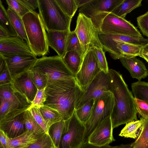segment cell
Returning <instances> with one entry per match:
<instances>
[{"mask_svg": "<svg viewBox=\"0 0 148 148\" xmlns=\"http://www.w3.org/2000/svg\"><path fill=\"white\" fill-rule=\"evenodd\" d=\"M111 79L110 91L114 102L110 116L113 129L120 125L137 120L134 97L129 90L122 76L113 69H109Z\"/></svg>", "mask_w": 148, "mask_h": 148, "instance_id": "obj_1", "label": "cell"}, {"mask_svg": "<svg viewBox=\"0 0 148 148\" xmlns=\"http://www.w3.org/2000/svg\"><path fill=\"white\" fill-rule=\"evenodd\" d=\"M79 87L75 78L59 79L48 84L44 106L58 111L63 120L68 119L75 110Z\"/></svg>", "mask_w": 148, "mask_h": 148, "instance_id": "obj_2", "label": "cell"}, {"mask_svg": "<svg viewBox=\"0 0 148 148\" xmlns=\"http://www.w3.org/2000/svg\"><path fill=\"white\" fill-rule=\"evenodd\" d=\"M22 18L31 50L36 57L45 56L49 52V46L47 34L39 14L31 11Z\"/></svg>", "mask_w": 148, "mask_h": 148, "instance_id": "obj_3", "label": "cell"}, {"mask_svg": "<svg viewBox=\"0 0 148 148\" xmlns=\"http://www.w3.org/2000/svg\"><path fill=\"white\" fill-rule=\"evenodd\" d=\"M91 18L98 33L143 37L130 22L112 12H99Z\"/></svg>", "mask_w": 148, "mask_h": 148, "instance_id": "obj_4", "label": "cell"}, {"mask_svg": "<svg viewBox=\"0 0 148 148\" xmlns=\"http://www.w3.org/2000/svg\"><path fill=\"white\" fill-rule=\"evenodd\" d=\"M39 14L45 28L49 30H70L72 18L66 14L56 0H38Z\"/></svg>", "mask_w": 148, "mask_h": 148, "instance_id": "obj_5", "label": "cell"}, {"mask_svg": "<svg viewBox=\"0 0 148 148\" xmlns=\"http://www.w3.org/2000/svg\"><path fill=\"white\" fill-rule=\"evenodd\" d=\"M31 68L46 75L47 85L58 80L75 78V76L67 68L62 58L58 55L42 56L38 59Z\"/></svg>", "mask_w": 148, "mask_h": 148, "instance_id": "obj_6", "label": "cell"}, {"mask_svg": "<svg viewBox=\"0 0 148 148\" xmlns=\"http://www.w3.org/2000/svg\"><path fill=\"white\" fill-rule=\"evenodd\" d=\"M114 104V97L110 91L106 92L95 99L91 115L85 124L86 132L84 143L95 128L104 120L110 116Z\"/></svg>", "mask_w": 148, "mask_h": 148, "instance_id": "obj_7", "label": "cell"}, {"mask_svg": "<svg viewBox=\"0 0 148 148\" xmlns=\"http://www.w3.org/2000/svg\"><path fill=\"white\" fill-rule=\"evenodd\" d=\"M74 31L81 44L83 58L94 47L103 48L98 36V33L91 18L79 13Z\"/></svg>", "mask_w": 148, "mask_h": 148, "instance_id": "obj_8", "label": "cell"}, {"mask_svg": "<svg viewBox=\"0 0 148 148\" xmlns=\"http://www.w3.org/2000/svg\"><path fill=\"white\" fill-rule=\"evenodd\" d=\"M65 121L59 148H80L84 143L85 124L78 119L75 111L71 117Z\"/></svg>", "mask_w": 148, "mask_h": 148, "instance_id": "obj_9", "label": "cell"}, {"mask_svg": "<svg viewBox=\"0 0 148 148\" xmlns=\"http://www.w3.org/2000/svg\"><path fill=\"white\" fill-rule=\"evenodd\" d=\"M111 79L108 72L101 71L96 76L84 92L80 89L78 92L75 110L79 108L91 99H95L105 92L110 91Z\"/></svg>", "mask_w": 148, "mask_h": 148, "instance_id": "obj_10", "label": "cell"}, {"mask_svg": "<svg viewBox=\"0 0 148 148\" xmlns=\"http://www.w3.org/2000/svg\"><path fill=\"white\" fill-rule=\"evenodd\" d=\"M101 71L92 50H90L84 57L80 69L75 75L77 84L83 92Z\"/></svg>", "mask_w": 148, "mask_h": 148, "instance_id": "obj_11", "label": "cell"}, {"mask_svg": "<svg viewBox=\"0 0 148 148\" xmlns=\"http://www.w3.org/2000/svg\"><path fill=\"white\" fill-rule=\"evenodd\" d=\"M27 109L15 110L10 112L0 120V130L10 138L16 137L26 130L24 114Z\"/></svg>", "mask_w": 148, "mask_h": 148, "instance_id": "obj_12", "label": "cell"}, {"mask_svg": "<svg viewBox=\"0 0 148 148\" xmlns=\"http://www.w3.org/2000/svg\"><path fill=\"white\" fill-rule=\"evenodd\" d=\"M2 56L5 61L12 79L27 72L34 65L38 59L34 55H16Z\"/></svg>", "mask_w": 148, "mask_h": 148, "instance_id": "obj_13", "label": "cell"}, {"mask_svg": "<svg viewBox=\"0 0 148 148\" xmlns=\"http://www.w3.org/2000/svg\"><path fill=\"white\" fill-rule=\"evenodd\" d=\"M0 55L7 56L16 55L34 54L27 42L18 36H15L0 38Z\"/></svg>", "mask_w": 148, "mask_h": 148, "instance_id": "obj_14", "label": "cell"}, {"mask_svg": "<svg viewBox=\"0 0 148 148\" xmlns=\"http://www.w3.org/2000/svg\"><path fill=\"white\" fill-rule=\"evenodd\" d=\"M113 129L109 116L95 128L88 137V142L99 146L109 145L115 140L113 135Z\"/></svg>", "mask_w": 148, "mask_h": 148, "instance_id": "obj_15", "label": "cell"}, {"mask_svg": "<svg viewBox=\"0 0 148 148\" xmlns=\"http://www.w3.org/2000/svg\"><path fill=\"white\" fill-rule=\"evenodd\" d=\"M124 0H91L79 8V13L91 18L99 13L112 12Z\"/></svg>", "mask_w": 148, "mask_h": 148, "instance_id": "obj_16", "label": "cell"}, {"mask_svg": "<svg viewBox=\"0 0 148 148\" xmlns=\"http://www.w3.org/2000/svg\"><path fill=\"white\" fill-rule=\"evenodd\" d=\"M13 88L32 103L38 89L26 72L13 79L11 82Z\"/></svg>", "mask_w": 148, "mask_h": 148, "instance_id": "obj_17", "label": "cell"}, {"mask_svg": "<svg viewBox=\"0 0 148 148\" xmlns=\"http://www.w3.org/2000/svg\"><path fill=\"white\" fill-rule=\"evenodd\" d=\"M102 45L104 47H110L118 42L132 44L144 46L148 43V38L126 35H110L98 33Z\"/></svg>", "mask_w": 148, "mask_h": 148, "instance_id": "obj_18", "label": "cell"}, {"mask_svg": "<svg viewBox=\"0 0 148 148\" xmlns=\"http://www.w3.org/2000/svg\"><path fill=\"white\" fill-rule=\"evenodd\" d=\"M68 31L49 30L47 32L48 45L63 58L66 52L67 40L70 32Z\"/></svg>", "mask_w": 148, "mask_h": 148, "instance_id": "obj_19", "label": "cell"}, {"mask_svg": "<svg viewBox=\"0 0 148 148\" xmlns=\"http://www.w3.org/2000/svg\"><path fill=\"white\" fill-rule=\"evenodd\" d=\"M120 60L132 78L140 81L148 76V71L144 63L136 57L129 58L122 57Z\"/></svg>", "mask_w": 148, "mask_h": 148, "instance_id": "obj_20", "label": "cell"}, {"mask_svg": "<svg viewBox=\"0 0 148 148\" xmlns=\"http://www.w3.org/2000/svg\"><path fill=\"white\" fill-rule=\"evenodd\" d=\"M0 97L27 109L32 104L24 96L13 88L11 83L0 85Z\"/></svg>", "mask_w": 148, "mask_h": 148, "instance_id": "obj_21", "label": "cell"}, {"mask_svg": "<svg viewBox=\"0 0 148 148\" xmlns=\"http://www.w3.org/2000/svg\"><path fill=\"white\" fill-rule=\"evenodd\" d=\"M66 66L75 76L79 70L83 58L82 55L75 50L67 52L62 58Z\"/></svg>", "mask_w": 148, "mask_h": 148, "instance_id": "obj_22", "label": "cell"}, {"mask_svg": "<svg viewBox=\"0 0 148 148\" xmlns=\"http://www.w3.org/2000/svg\"><path fill=\"white\" fill-rule=\"evenodd\" d=\"M33 133L27 130L22 134L15 138L9 137L10 148L24 147L35 143L38 138Z\"/></svg>", "mask_w": 148, "mask_h": 148, "instance_id": "obj_23", "label": "cell"}, {"mask_svg": "<svg viewBox=\"0 0 148 148\" xmlns=\"http://www.w3.org/2000/svg\"><path fill=\"white\" fill-rule=\"evenodd\" d=\"M144 119L141 117L140 120L132 121L126 123L119 135L125 138L137 139L141 132Z\"/></svg>", "mask_w": 148, "mask_h": 148, "instance_id": "obj_24", "label": "cell"}, {"mask_svg": "<svg viewBox=\"0 0 148 148\" xmlns=\"http://www.w3.org/2000/svg\"><path fill=\"white\" fill-rule=\"evenodd\" d=\"M7 12L13 27L18 36L27 43L28 40L22 18L14 11L8 7Z\"/></svg>", "mask_w": 148, "mask_h": 148, "instance_id": "obj_25", "label": "cell"}, {"mask_svg": "<svg viewBox=\"0 0 148 148\" xmlns=\"http://www.w3.org/2000/svg\"><path fill=\"white\" fill-rule=\"evenodd\" d=\"M142 1V0H124L112 12L119 17L125 18L127 14L141 6Z\"/></svg>", "mask_w": 148, "mask_h": 148, "instance_id": "obj_26", "label": "cell"}, {"mask_svg": "<svg viewBox=\"0 0 148 148\" xmlns=\"http://www.w3.org/2000/svg\"><path fill=\"white\" fill-rule=\"evenodd\" d=\"M24 122L26 130L33 133L36 136L39 137L46 133L27 109L24 113Z\"/></svg>", "mask_w": 148, "mask_h": 148, "instance_id": "obj_27", "label": "cell"}, {"mask_svg": "<svg viewBox=\"0 0 148 148\" xmlns=\"http://www.w3.org/2000/svg\"><path fill=\"white\" fill-rule=\"evenodd\" d=\"M0 27L11 37L18 36L13 27L8 14L7 10L0 0Z\"/></svg>", "mask_w": 148, "mask_h": 148, "instance_id": "obj_28", "label": "cell"}, {"mask_svg": "<svg viewBox=\"0 0 148 148\" xmlns=\"http://www.w3.org/2000/svg\"><path fill=\"white\" fill-rule=\"evenodd\" d=\"M134 98L148 102V82L138 81L131 85Z\"/></svg>", "mask_w": 148, "mask_h": 148, "instance_id": "obj_29", "label": "cell"}, {"mask_svg": "<svg viewBox=\"0 0 148 148\" xmlns=\"http://www.w3.org/2000/svg\"><path fill=\"white\" fill-rule=\"evenodd\" d=\"M65 121L62 120L52 124L50 127L49 134L55 146L59 148V145Z\"/></svg>", "mask_w": 148, "mask_h": 148, "instance_id": "obj_30", "label": "cell"}, {"mask_svg": "<svg viewBox=\"0 0 148 148\" xmlns=\"http://www.w3.org/2000/svg\"><path fill=\"white\" fill-rule=\"evenodd\" d=\"M95 99H91L80 108L75 110L76 115L78 119L85 124L91 114Z\"/></svg>", "mask_w": 148, "mask_h": 148, "instance_id": "obj_31", "label": "cell"}, {"mask_svg": "<svg viewBox=\"0 0 148 148\" xmlns=\"http://www.w3.org/2000/svg\"><path fill=\"white\" fill-rule=\"evenodd\" d=\"M40 110L43 118L50 127L54 123L63 120L58 112L53 109L44 106L40 108Z\"/></svg>", "mask_w": 148, "mask_h": 148, "instance_id": "obj_32", "label": "cell"}, {"mask_svg": "<svg viewBox=\"0 0 148 148\" xmlns=\"http://www.w3.org/2000/svg\"><path fill=\"white\" fill-rule=\"evenodd\" d=\"M27 72L38 89H44L46 88L48 84V80L45 74L32 68Z\"/></svg>", "mask_w": 148, "mask_h": 148, "instance_id": "obj_33", "label": "cell"}, {"mask_svg": "<svg viewBox=\"0 0 148 148\" xmlns=\"http://www.w3.org/2000/svg\"><path fill=\"white\" fill-rule=\"evenodd\" d=\"M132 143V148H148V119H144L141 132Z\"/></svg>", "mask_w": 148, "mask_h": 148, "instance_id": "obj_34", "label": "cell"}, {"mask_svg": "<svg viewBox=\"0 0 148 148\" xmlns=\"http://www.w3.org/2000/svg\"><path fill=\"white\" fill-rule=\"evenodd\" d=\"M72 50L77 51L83 57L82 47L79 39L74 31L70 32L68 36L66 46V52Z\"/></svg>", "mask_w": 148, "mask_h": 148, "instance_id": "obj_35", "label": "cell"}, {"mask_svg": "<svg viewBox=\"0 0 148 148\" xmlns=\"http://www.w3.org/2000/svg\"><path fill=\"white\" fill-rule=\"evenodd\" d=\"M62 10L68 16L72 18L78 8L75 0H56Z\"/></svg>", "mask_w": 148, "mask_h": 148, "instance_id": "obj_36", "label": "cell"}, {"mask_svg": "<svg viewBox=\"0 0 148 148\" xmlns=\"http://www.w3.org/2000/svg\"><path fill=\"white\" fill-rule=\"evenodd\" d=\"M31 112L35 120L44 130L48 134L50 126L48 122L42 116L40 110V108L36 106H30L27 109Z\"/></svg>", "mask_w": 148, "mask_h": 148, "instance_id": "obj_37", "label": "cell"}, {"mask_svg": "<svg viewBox=\"0 0 148 148\" xmlns=\"http://www.w3.org/2000/svg\"><path fill=\"white\" fill-rule=\"evenodd\" d=\"M92 50L101 71L108 73L109 70L107 62L105 55V51L103 49L98 47H93Z\"/></svg>", "mask_w": 148, "mask_h": 148, "instance_id": "obj_38", "label": "cell"}, {"mask_svg": "<svg viewBox=\"0 0 148 148\" xmlns=\"http://www.w3.org/2000/svg\"><path fill=\"white\" fill-rule=\"evenodd\" d=\"M0 120L10 112L15 110L26 109L18 105L10 102L1 97H0Z\"/></svg>", "mask_w": 148, "mask_h": 148, "instance_id": "obj_39", "label": "cell"}, {"mask_svg": "<svg viewBox=\"0 0 148 148\" xmlns=\"http://www.w3.org/2000/svg\"><path fill=\"white\" fill-rule=\"evenodd\" d=\"M54 146H55L49 135L45 133L39 137L35 143L21 148H52Z\"/></svg>", "mask_w": 148, "mask_h": 148, "instance_id": "obj_40", "label": "cell"}, {"mask_svg": "<svg viewBox=\"0 0 148 148\" xmlns=\"http://www.w3.org/2000/svg\"><path fill=\"white\" fill-rule=\"evenodd\" d=\"M8 7L10 8L21 17L31 11L20 0H6Z\"/></svg>", "mask_w": 148, "mask_h": 148, "instance_id": "obj_41", "label": "cell"}, {"mask_svg": "<svg viewBox=\"0 0 148 148\" xmlns=\"http://www.w3.org/2000/svg\"><path fill=\"white\" fill-rule=\"evenodd\" d=\"M136 110L143 118L148 119V102L134 97Z\"/></svg>", "mask_w": 148, "mask_h": 148, "instance_id": "obj_42", "label": "cell"}, {"mask_svg": "<svg viewBox=\"0 0 148 148\" xmlns=\"http://www.w3.org/2000/svg\"><path fill=\"white\" fill-rule=\"evenodd\" d=\"M137 22L142 33L148 38V11L137 17Z\"/></svg>", "mask_w": 148, "mask_h": 148, "instance_id": "obj_43", "label": "cell"}, {"mask_svg": "<svg viewBox=\"0 0 148 148\" xmlns=\"http://www.w3.org/2000/svg\"><path fill=\"white\" fill-rule=\"evenodd\" d=\"M45 88L38 89L36 95L32 103L31 106H36L40 108L44 106V103L46 99Z\"/></svg>", "mask_w": 148, "mask_h": 148, "instance_id": "obj_44", "label": "cell"}, {"mask_svg": "<svg viewBox=\"0 0 148 148\" xmlns=\"http://www.w3.org/2000/svg\"><path fill=\"white\" fill-rule=\"evenodd\" d=\"M12 79L7 65L6 67L0 72V85L11 83Z\"/></svg>", "mask_w": 148, "mask_h": 148, "instance_id": "obj_45", "label": "cell"}, {"mask_svg": "<svg viewBox=\"0 0 148 148\" xmlns=\"http://www.w3.org/2000/svg\"><path fill=\"white\" fill-rule=\"evenodd\" d=\"M0 148H10L9 137L2 130H0Z\"/></svg>", "mask_w": 148, "mask_h": 148, "instance_id": "obj_46", "label": "cell"}, {"mask_svg": "<svg viewBox=\"0 0 148 148\" xmlns=\"http://www.w3.org/2000/svg\"><path fill=\"white\" fill-rule=\"evenodd\" d=\"M31 11H35L38 6V0H20Z\"/></svg>", "mask_w": 148, "mask_h": 148, "instance_id": "obj_47", "label": "cell"}, {"mask_svg": "<svg viewBox=\"0 0 148 148\" xmlns=\"http://www.w3.org/2000/svg\"><path fill=\"white\" fill-rule=\"evenodd\" d=\"M116 146H111L109 145L102 146H97L88 142L84 143L80 148H115Z\"/></svg>", "mask_w": 148, "mask_h": 148, "instance_id": "obj_48", "label": "cell"}, {"mask_svg": "<svg viewBox=\"0 0 148 148\" xmlns=\"http://www.w3.org/2000/svg\"><path fill=\"white\" fill-rule=\"evenodd\" d=\"M11 37L2 27H0V38H5Z\"/></svg>", "mask_w": 148, "mask_h": 148, "instance_id": "obj_49", "label": "cell"}, {"mask_svg": "<svg viewBox=\"0 0 148 148\" xmlns=\"http://www.w3.org/2000/svg\"><path fill=\"white\" fill-rule=\"evenodd\" d=\"M90 1L91 0H75L78 8H80Z\"/></svg>", "mask_w": 148, "mask_h": 148, "instance_id": "obj_50", "label": "cell"}, {"mask_svg": "<svg viewBox=\"0 0 148 148\" xmlns=\"http://www.w3.org/2000/svg\"><path fill=\"white\" fill-rule=\"evenodd\" d=\"M140 57L144 59L148 63V51L143 49Z\"/></svg>", "mask_w": 148, "mask_h": 148, "instance_id": "obj_51", "label": "cell"}, {"mask_svg": "<svg viewBox=\"0 0 148 148\" xmlns=\"http://www.w3.org/2000/svg\"><path fill=\"white\" fill-rule=\"evenodd\" d=\"M132 143L127 144H122L119 146H116L115 148H132Z\"/></svg>", "mask_w": 148, "mask_h": 148, "instance_id": "obj_52", "label": "cell"}, {"mask_svg": "<svg viewBox=\"0 0 148 148\" xmlns=\"http://www.w3.org/2000/svg\"><path fill=\"white\" fill-rule=\"evenodd\" d=\"M143 49L144 50L148 51V43L143 46Z\"/></svg>", "mask_w": 148, "mask_h": 148, "instance_id": "obj_53", "label": "cell"}, {"mask_svg": "<svg viewBox=\"0 0 148 148\" xmlns=\"http://www.w3.org/2000/svg\"><path fill=\"white\" fill-rule=\"evenodd\" d=\"M52 148H57L55 146H54Z\"/></svg>", "mask_w": 148, "mask_h": 148, "instance_id": "obj_54", "label": "cell"}]
</instances>
